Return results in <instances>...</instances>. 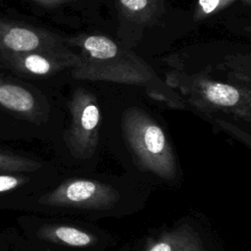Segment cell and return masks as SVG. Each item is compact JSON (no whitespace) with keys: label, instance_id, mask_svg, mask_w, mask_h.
<instances>
[{"label":"cell","instance_id":"obj_7","mask_svg":"<svg viewBox=\"0 0 251 251\" xmlns=\"http://www.w3.org/2000/svg\"><path fill=\"white\" fill-rule=\"evenodd\" d=\"M66 47L59 35L36 26L0 19V54L56 50Z\"/></svg>","mask_w":251,"mask_h":251},{"label":"cell","instance_id":"obj_4","mask_svg":"<svg viewBox=\"0 0 251 251\" xmlns=\"http://www.w3.org/2000/svg\"><path fill=\"white\" fill-rule=\"evenodd\" d=\"M119 193L112 186L89 179H68L44 194L39 202L49 206L104 210L112 207Z\"/></svg>","mask_w":251,"mask_h":251},{"label":"cell","instance_id":"obj_5","mask_svg":"<svg viewBox=\"0 0 251 251\" xmlns=\"http://www.w3.org/2000/svg\"><path fill=\"white\" fill-rule=\"evenodd\" d=\"M0 61L10 69L30 76H50L80 63L79 54L68 47L25 53H2Z\"/></svg>","mask_w":251,"mask_h":251},{"label":"cell","instance_id":"obj_16","mask_svg":"<svg viewBox=\"0 0 251 251\" xmlns=\"http://www.w3.org/2000/svg\"><path fill=\"white\" fill-rule=\"evenodd\" d=\"M241 2L246 5H251V0H241Z\"/></svg>","mask_w":251,"mask_h":251},{"label":"cell","instance_id":"obj_3","mask_svg":"<svg viewBox=\"0 0 251 251\" xmlns=\"http://www.w3.org/2000/svg\"><path fill=\"white\" fill-rule=\"evenodd\" d=\"M71 123L64 133V140L73 156L78 159L91 157L99 139L100 109L93 93L76 88L69 103Z\"/></svg>","mask_w":251,"mask_h":251},{"label":"cell","instance_id":"obj_11","mask_svg":"<svg viewBox=\"0 0 251 251\" xmlns=\"http://www.w3.org/2000/svg\"><path fill=\"white\" fill-rule=\"evenodd\" d=\"M123 14L129 20L151 21L161 6V0H118Z\"/></svg>","mask_w":251,"mask_h":251},{"label":"cell","instance_id":"obj_14","mask_svg":"<svg viewBox=\"0 0 251 251\" xmlns=\"http://www.w3.org/2000/svg\"><path fill=\"white\" fill-rule=\"evenodd\" d=\"M28 180L27 177L22 176H14L8 174H0V192L13 190Z\"/></svg>","mask_w":251,"mask_h":251},{"label":"cell","instance_id":"obj_9","mask_svg":"<svg viewBox=\"0 0 251 251\" xmlns=\"http://www.w3.org/2000/svg\"><path fill=\"white\" fill-rule=\"evenodd\" d=\"M38 236L57 244L73 247L89 246L95 241L92 234L74 226L62 225L43 226L38 231Z\"/></svg>","mask_w":251,"mask_h":251},{"label":"cell","instance_id":"obj_13","mask_svg":"<svg viewBox=\"0 0 251 251\" xmlns=\"http://www.w3.org/2000/svg\"><path fill=\"white\" fill-rule=\"evenodd\" d=\"M235 0H197L193 19L202 21L207 17L221 12Z\"/></svg>","mask_w":251,"mask_h":251},{"label":"cell","instance_id":"obj_8","mask_svg":"<svg viewBox=\"0 0 251 251\" xmlns=\"http://www.w3.org/2000/svg\"><path fill=\"white\" fill-rule=\"evenodd\" d=\"M0 107L30 122L39 120L40 107L26 88L0 77Z\"/></svg>","mask_w":251,"mask_h":251},{"label":"cell","instance_id":"obj_10","mask_svg":"<svg viewBox=\"0 0 251 251\" xmlns=\"http://www.w3.org/2000/svg\"><path fill=\"white\" fill-rule=\"evenodd\" d=\"M145 251H205L196 235L185 229L167 233L150 243Z\"/></svg>","mask_w":251,"mask_h":251},{"label":"cell","instance_id":"obj_6","mask_svg":"<svg viewBox=\"0 0 251 251\" xmlns=\"http://www.w3.org/2000/svg\"><path fill=\"white\" fill-rule=\"evenodd\" d=\"M189 83L191 98L197 104L224 109L244 118L251 117V90L203 78Z\"/></svg>","mask_w":251,"mask_h":251},{"label":"cell","instance_id":"obj_1","mask_svg":"<svg viewBox=\"0 0 251 251\" xmlns=\"http://www.w3.org/2000/svg\"><path fill=\"white\" fill-rule=\"evenodd\" d=\"M126 139L139 163L164 179H173L176 163L170 142L159 124L143 110L132 107L123 116Z\"/></svg>","mask_w":251,"mask_h":251},{"label":"cell","instance_id":"obj_15","mask_svg":"<svg viewBox=\"0 0 251 251\" xmlns=\"http://www.w3.org/2000/svg\"><path fill=\"white\" fill-rule=\"evenodd\" d=\"M30 1H33L38 5H41L47 8H54V7H58V6L73 2L75 0H30Z\"/></svg>","mask_w":251,"mask_h":251},{"label":"cell","instance_id":"obj_12","mask_svg":"<svg viewBox=\"0 0 251 251\" xmlns=\"http://www.w3.org/2000/svg\"><path fill=\"white\" fill-rule=\"evenodd\" d=\"M41 164L19 155L0 152V173H31L37 171Z\"/></svg>","mask_w":251,"mask_h":251},{"label":"cell","instance_id":"obj_2","mask_svg":"<svg viewBox=\"0 0 251 251\" xmlns=\"http://www.w3.org/2000/svg\"><path fill=\"white\" fill-rule=\"evenodd\" d=\"M71 74L76 79L112 81L143 86L156 78L153 70L142 59L130 51L122 49L116 42L102 60L91 61L81 57L80 63L72 69Z\"/></svg>","mask_w":251,"mask_h":251}]
</instances>
